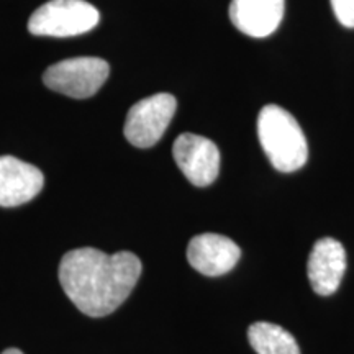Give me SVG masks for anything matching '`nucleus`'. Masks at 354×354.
I'll list each match as a JSON object with an SVG mask.
<instances>
[{"mask_svg":"<svg viewBox=\"0 0 354 354\" xmlns=\"http://www.w3.org/2000/svg\"><path fill=\"white\" fill-rule=\"evenodd\" d=\"M248 339L258 354H300L294 336L274 323H253L248 328Z\"/></svg>","mask_w":354,"mask_h":354,"instance_id":"9b49d317","label":"nucleus"},{"mask_svg":"<svg viewBox=\"0 0 354 354\" xmlns=\"http://www.w3.org/2000/svg\"><path fill=\"white\" fill-rule=\"evenodd\" d=\"M109 73V63L100 57H71L50 66L43 74V81L46 87L59 94L87 99L104 86Z\"/></svg>","mask_w":354,"mask_h":354,"instance_id":"20e7f679","label":"nucleus"},{"mask_svg":"<svg viewBox=\"0 0 354 354\" xmlns=\"http://www.w3.org/2000/svg\"><path fill=\"white\" fill-rule=\"evenodd\" d=\"M100 13L84 0H50L33 12L28 32L37 37H77L95 28Z\"/></svg>","mask_w":354,"mask_h":354,"instance_id":"7ed1b4c3","label":"nucleus"},{"mask_svg":"<svg viewBox=\"0 0 354 354\" xmlns=\"http://www.w3.org/2000/svg\"><path fill=\"white\" fill-rule=\"evenodd\" d=\"M141 269L140 258L130 251L107 254L95 248H77L61 259L59 282L82 313L99 318L130 297Z\"/></svg>","mask_w":354,"mask_h":354,"instance_id":"f257e3e1","label":"nucleus"},{"mask_svg":"<svg viewBox=\"0 0 354 354\" xmlns=\"http://www.w3.org/2000/svg\"><path fill=\"white\" fill-rule=\"evenodd\" d=\"M241 250L228 236L216 233H202L194 236L187 246L190 266L203 276H223L240 261Z\"/></svg>","mask_w":354,"mask_h":354,"instance_id":"0eeeda50","label":"nucleus"},{"mask_svg":"<svg viewBox=\"0 0 354 354\" xmlns=\"http://www.w3.org/2000/svg\"><path fill=\"white\" fill-rule=\"evenodd\" d=\"M284 10L286 0H232L230 20L248 37L266 38L279 28Z\"/></svg>","mask_w":354,"mask_h":354,"instance_id":"9d476101","label":"nucleus"},{"mask_svg":"<svg viewBox=\"0 0 354 354\" xmlns=\"http://www.w3.org/2000/svg\"><path fill=\"white\" fill-rule=\"evenodd\" d=\"M176 109V97L166 92L136 102L127 115V140L136 148H151L162 138Z\"/></svg>","mask_w":354,"mask_h":354,"instance_id":"39448f33","label":"nucleus"},{"mask_svg":"<svg viewBox=\"0 0 354 354\" xmlns=\"http://www.w3.org/2000/svg\"><path fill=\"white\" fill-rule=\"evenodd\" d=\"M43 172L13 156H0V207H19L41 192Z\"/></svg>","mask_w":354,"mask_h":354,"instance_id":"1a4fd4ad","label":"nucleus"},{"mask_svg":"<svg viewBox=\"0 0 354 354\" xmlns=\"http://www.w3.org/2000/svg\"><path fill=\"white\" fill-rule=\"evenodd\" d=\"M2 354H24L20 351V349H15V348H10V349H6Z\"/></svg>","mask_w":354,"mask_h":354,"instance_id":"ddd939ff","label":"nucleus"},{"mask_svg":"<svg viewBox=\"0 0 354 354\" xmlns=\"http://www.w3.org/2000/svg\"><path fill=\"white\" fill-rule=\"evenodd\" d=\"M335 17L346 28H354V0H330Z\"/></svg>","mask_w":354,"mask_h":354,"instance_id":"f8f14e48","label":"nucleus"},{"mask_svg":"<svg viewBox=\"0 0 354 354\" xmlns=\"http://www.w3.org/2000/svg\"><path fill=\"white\" fill-rule=\"evenodd\" d=\"M307 271L318 295L335 294L346 271V253L342 243L330 236L318 240L310 253Z\"/></svg>","mask_w":354,"mask_h":354,"instance_id":"6e6552de","label":"nucleus"},{"mask_svg":"<svg viewBox=\"0 0 354 354\" xmlns=\"http://www.w3.org/2000/svg\"><path fill=\"white\" fill-rule=\"evenodd\" d=\"M258 136L261 148L277 171L294 172L307 162V138L297 120L286 109L276 104L261 109Z\"/></svg>","mask_w":354,"mask_h":354,"instance_id":"f03ea898","label":"nucleus"},{"mask_svg":"<svg viewBox=\"0 0 354 354\" xmlns=\"http://www.w3.org/2000/svg\"><path fill=\"white\" fill-rule=\"evenodd\" d=\"M176 165L197 187L214 184L220 172V151L214 141L194 133L177 136L172 146Z\"/></svg>","mask_w":354,"mask_h":354,"instance_id":"423d86ee","label":"nucleus"}]
</instances>
